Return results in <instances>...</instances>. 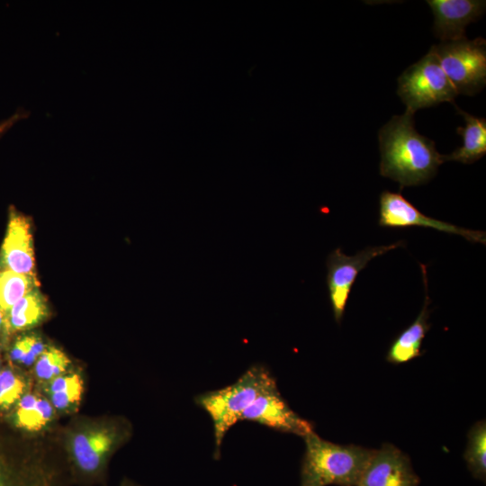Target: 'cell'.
Returning <instances> with one entry per match:
<instances>
[{"label":"cell","instance_id":"6da1fadb","mask_svg":"<svg viewBox=\"0 0 486 486\" xmlns=\"http://www.w3.org/2000/svg\"><path fill=\"white\" fill-rule=\"evenodd\" d=\"M413 113L395 115L379 130L380 175L400 184V189L428 182L444 163L435 142L419 134Z\"/></svg>","mask_w":486,"mask_h":486},{"label":"cell","instance_id":"7a4b0ae2","mask_svg":"<svg viewBox=\"0 0 486 486\" xmlns=\"http://www.w3.org/2000/svg\"><path fill=\"white\" fill-rule=\"evenodd\" d=\"M301 486H357L375 450L334 444L314 431L303 437Z\"/></svg>","mask_w":486,"mask_h":486},{"label":"cell","instance_id":"3957f363","mask_svg":"<svg viewBox=\"0 0 486 486\" xmlns=\"http://www.w3.org/2000/svg\"><path fill=\"white\" fill-rule=\"evenodd\" d=\"M276 381L261 364L251 365L234 383L195 397V402L211 417L218 458L226 433L240 420L242 413L260 395L277 390Z\"/></svg>","mask_w":486,"mask_h":486},{"label":"cell","instance_id":"277c9868","mask_svg":"<svg viewBox=\"0 0 486 486\" xmlns=\"http://www.w3.org/2000/svg\"><path fill=\"white\" fill-rule=\"evenodd\" d=\"M125 434L115 426L104 424L86 426L73 432L68 446L72 479L82 484L102 482L108 460Z\"/></svg>","mask_w":486,"mask_h":486},{"label":"cell","instance_id":"5b68a950","mask_svg":"<svg viewBox=\"0 0 486 486\" xmlns=\"http://www.w3.org/2000/svg\"><path fill=\"white\" fill-rule=\"evenodd\" d=\"M457 94L474 95L486 84V40L467 38L430 48Z\"/></svg>","mask_w":486,"mask_h":486},{"label":"cell","instance_id":"8992f818","mask_svg":"<svg viewBox=\"0 0 486 486\" xmlns=\"http://www.w3.org/2000/svg\"><path fill=\"white\" fill-rule=\"evenodd\" d=\"M397 94L406 111L413 114L441 103H454L458 95L431 49L399 76Z\"/></svg>","mask_w":486,"mask_h":486},{"label":"cell","instance_id":"52a82bcc","mask_svg":"<svg viewBox=\"0 0 486 486\" xmlns=\"http://www.w3.org/2000/svg\"><path fill=\"white\" fill-rule=\"evenodd\" d=\"M404 246L402 241L390 245L369 247L355 256H347L340 248L331 252L327 259V285L333 316L340 323L351 289L358 274L374 257Z\"/></svg>","mask_w":486,"mask_h":486},{"label":"cell","instance_id":"ba28073f","mask_svg":"<svg viewBox=\"0 0 486 486\" xmlns=\"http://www.w3.org/2000/svg\"><path fill=\"white\" fill-rule=\"evenodd\" d=\"M379 220L381 227L408 228L412 226L430 228L438 231L459 235L472 243L486 244L484 231L461 228L430 218L419 212L400 193L383 191L379 199Z\"/></svg>","mask_w":486,"mask_h":486},{"label":"cell","instance_id":"9c48e42d","mask_svg":"<svg viewBox=\"0 0 486 486\" xmlns=\"http://www.w3.org/2000/svg\"><path fill=\"white\" fill-rule=\"evenodd\" d=\"M0 270L36 276L31 220L13 206L0 250Z\"/></svg>","mask_w":486,"mask_h":486},{"label":"cell","instance_id":"30bf717a","mask_svg":"<svg viewBox=\"0 0 486 486\" xmlns=\"http://www.w3.org/2000/svg\"><path fill=\"white\" fill-rule=\"evenodd\" d=\"M410 458L396 446L384 444L365 467L357 486H418Z\"/></svg>","mask_w":486,"mask_h":486},{"label":"cell","instance_id":"8fae6325","mask_svg":"<svg viewBox=\"0 0 486 486\" xmlns=\"http://www.w3.org/2000/svg\"><path fill=\"white\" fill-rule=\"evenodd\" d=\"M240 420L257 422L280 432L306 436L313 425L296 414L281 396L278 389L260 395L242 413Z\"/></svg>","mask_w":486,"mask_h":486},{"label":"cell","instance_id":"7c38bea8","mask_svg":"<svg viewBox=\"0 0 486 486\" xmlns=\"http://www.w3.org/2000/svg\"><path fill=\"white\" fill-rule=\"evenodd\" d=\"M434 15L433 31L442 42L466 38V26L485 12L482 0H428Z\"/></svg>","mask_w":486,"mask_h":486},{"label":"cell","instance_id":"4fadbf2b","mask_svg":"<svg viewBox=\"0 0 486 486\" xmlns=\"http://www.w3.org/2000/svg\"><path fill=\"white\" fill-rule=\"evenodd\" d=\"M420 267L425 289L424 305L415 320L392 342L386 359L394 364L407 363L422 355V342L431 326L428 322L430 300L428 293L427 266L420 264Z\"/></svg>","mask_w":486,"mask_h":486},{"label":"cell","instance_id":"5bb4252c","mask_svg":"<svg viewBox=\"0 0 486 486\" xmlns=\"http://www.w3.org/2000/svg\"><path fill=\"white\" fill-rule=\"evenodd\" d=\"M456 110L465 122L464 127L457 128V133L463 138V145L451 154L442 155V158L444 162L472 164L486 153V120L469 114L458 107Z\"/></svg>","mask_w":486,"mask_h":486},{"label":"cell","instance_id":"9a60e30c","mask_svg":"<svg viewBox=\"0 0 486 486\" xmlns=\"http://www.w3.org/2000/svg\"><path fill=\"white\" fill-rule=\"evenodd\" d=\"M48 314L47 301L36 288L5 311L7 337L39 325Z\"/></svg>","mask_w":486,"mask_h":486},{"label":"cell","instance_id":"2e32d148","mask_svg":"<svg viewBox=\"0 0 486 486\" xmlns=\"http://www.w3.org/2000/svg\"><path fill=\"white\" fill-rule=\"evenodd\" d=\"M55 411L49 399L29 392L17 402L15 424L26 431H40L53 419Z\"/></svg>","mask_w":486,"mask_h":486},{"label":"cell","instance_id":"e0dca14e","mask_svg":"<svg viewBox=\"0 0 486 486\" xmlns=\"http://www.w3.org/2000/svg\"><path fill=\"white\" fill-rule=\"evenodd\" d=\"M62 475L59 469L39 461L17 476L0 461V486H60Z\"/></svg>","mask_w":486,"mask_h":486},{"label":"cell","instance_id":"ac0fdd59","mask_svg":"<svg viewBox=\"0 0 486 486\" xmlns=\"http://www.w3.org/2000/svg\"><path fill=\"white\" fill-rule=\"evenodd\" d=\"M84 391V381L79 374H64L47 383L49 400L60 412L77 409Z\"/></svg>","mask_w":486,"mask_h":486},{"label":"cell","instance_id":"d6986e66","mask_svg":"<svg viewBox=\"0 0 486 486\" xmlns=\"http://www.w3.org/2000/svg\"><path fill=\"white\" fill-rule=\"evenodd\" d=\"M464 460L472 475L485 482L486 480V425L484 420L475 423L468 433Z\"/></svg>","mask_w":486,"mask_h":486},{"label":"cell","instance_id":"ffe728a7","mask_svg":"<svg viewBox=\"0 0 486 486\" xmlns=\"http://www.w3.org/2000/svg\"><path fill=\"white\" fill-rule=\"evenodd\" d=\"M36 288V276L0 270V306L4 312Z\"/></svg>","mask_w":486,"mask_h":486},{"label":"cell","instance_id":"44dd1931","mask_svg":"<svg viewBox=\"0 0 486 486\" xmlns=\"http://www.w3.org/2000/svg\"><path fill=\"white\" fill-rule=\"evenodd\" d=\"M69 364L70 360L62 350L47 346L34 364V374L39 382L49 383L66 374Z\"/></svg>","mask_w":486,"mask_h":486},{"label":"cell","instance_id":"7402d4cb","mask_svg":"<svg viewBox=\"0 0 486 486\" xmlns=\"http://www.w3.org/2000/svg\"><path fill=\"white\" fill-rule=\"evenodd\" d=\"M48 345L33 334L18 337L9 349V358L13 363L24 366L34 365L38 357Z\"/></svg>","mask_w":486,"mask_h":486},{"label":"cell","instance_id":"603a6c76","mask_svg":"<svg viewBox=\"0 0 486 486\" xmlns=\"http://www.w3.org/2000/svg\"><path fill=\"white\" fill-rule=\"evenodd\" d=\"M25 382L10 367L3 368L0 374V410H8L18 402L25 391Z\"/></svg>","mask_w":486,"mask_h":486},{"label":"cell","instance_id":"cb8c5ba5","mask_svg":"<svg viewBox=\"0 0 486 486\" xmlns=\"http://www.w3.org/2000/svg\"><path fill=\"white\" fill-rule=\"evenodd\" d=\"M29 112L23 108H19L9 117L0 121V139L20 121L27 118Z\"/></svg>","mask_w":486,"mask_h":486},{"label":"cell","instance_id":"d4e9b609","mask_svg":"<svg viewBox=\"0 0 486 486\" xmlns=\"http://www.w3.org/2000/svg\"><path fill=\"white\" fill-rule=\"evenodd\" d=\"M8 338L5 328V312L0 306V345Z\"/></svg>","mask_w":486,"mask_h":486},{"label":"cell","instance_id":"484cf974","mask_svg":"<svg viewBox=\"0 0 486 486\" xmlns=\"http://www.w3.org/2000/svg\"><path fill=\"white\" fill-rule=\"evenodd\" d=\"M120 486H137V485L128 480H124Z\"/></svg>","mask_w":486,"mask_h":486},{"label":"cell","instance_id":"4316f807","mask_svg":"<svg viewBox=\"0 0 486 486\" xmlns=\"http://www.w3.org/2000/svg\"><path fill=\"white\" fill-rule=\"evenodd\" d=\"M3 368L4 367L2 366V364H1V356H0V374H1V372H2Z\"/></svg>","mask_w":486,"mask_h":486}]
</instances>
